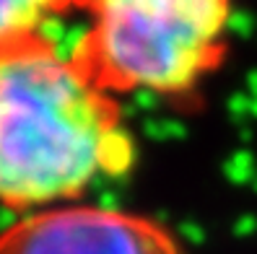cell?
Here are the masks:
<instances>
[{
	"mask_svg": "<svg viewBox=\"0 0 257 254\" xmlns=\"http://www.w3.org/2000/svg\"><path fill=\"white\" fill-rule=\"evenodd\" d=\"M138 140L119 107L57 42L32 34L0 44V207L34 213L81 202L86 189L119 179Z\"/></svg>",
	"mask_w": 257,
	"mask_h": 254,
	"instance_id": "1",
	"label": "cell"
},
{
	"mask_svg": "<svg viewBox=\"0 0 257 254\" xmlns=\"http://www.w3.org/2000/svg\"><path fill=\"white\" fill-rule=\"evenodd\" d=\"M73 57L114 96L192 99L229 55L234 0H83Z\"/></svg>",
	"mask_w": 257,
	"mask_h": 254,
	"instance_id": "2",
	"label": "cell"
},
{
	"mask_svg": "<svg viewBox=\"0 0 257 254\" xmlns=\"http://www.w3.org/2000/svg\"><path fill=\"white\" fill-rule=\"evenodd\" d=\"M0 254H187V249L154 215L68 202L19 215L0 231Z\"/></svg>",
	"mask_w": 257,
	"mask_h": 254,
	"instance_id": "3",
	"label": "cell"
},
{
	"mask_svg": "<svg viewBox=\"0 0 257 254\" xmlns=\"http://www.w3.org/2000/svg\"><path fill=\"white\" fill-rule=\"evenodd\" d=\"M83 11V0H0V44L32 34H44V26Z\"/></svg>",
	"mask_w": 257,
	"mask_h": 254,
	"instance_id": "4",
	"label": "cell"
}]
</instances>
